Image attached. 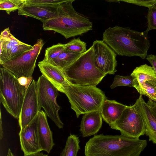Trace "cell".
I'll return each instance as SVG.
<instances>
[{"label":"cell","mask_w":156,"mask_h":156,"mask_svg":"<svg viewBox=\"0 0 156 156\" xmlns=\"http://www.w3.org/2000/svg\"><path fill=\"white\" fill-rule=\"evenodd\" d=\"M81 54L65 49L56 58L48 63L64 70L76 60Z\"/></svg>","instance_id":"cell-20"},{"label":"cell","mask_w":156,"mask_h":156,"mask_svg":"<svg viewBox=\"0 0 156 156\" xmlns=\"http://www.w3.org/2000/svg\"><path fill=\"white\" fill-rule=\"evenodd\" d=\"M33 47V46L25 43L17 45H14L9 53L6 62L30 50Z\"/></svg>","instance_id":"cell-25"},{"label":"cell","mask_w":156,"mask_h":156,"mask_svg":"<svg viewBox=\"0 0 156 156\" xmlns=\"http://www.w3.org/2000/svg\"><path fill=\"white\" fill-rule=\"evenodd\" d=\"M0 40L8 41L11 44L14 45H17L24 43L20 41L12 35L8 38L0 39Z\"/></svg>","instance_id":"cell-31"},{"label":"cell","mask_w":156,"mask_h":156,"mask_svg":"<svg viewBox=\"0 0 156 156\" xmlns=\"http://www.w3.org/2000/svg\"><path fill=\"white\" fill-rule=\"evenodd\" d=\"M143 117L145 124V134L149 141L156 144V115L141 96L135 104Z\"/></svg>","instance_id":"cell-15"},{"label":"cell","mask_w":156,"mask_h":156,"mask_svg":"<svg viewBox=\"0 0 156 156\" xmlns=\"http://www.w3.org/2000/svg\"><path fill=\"white\" fill-rule=\"evenodd\" d=\"M12 35L9 28H6L1 32L0 36V39L8 38Z\"/></svg>","instance_id":"cell-33"},{"label":"cell","mask_w":156,"mask_h":156,"mask_svg":"<svg viewBox=\"0 0 156 156\" xmlns=\"http://www.w3.org/2000/svg\"><path fill=\"white\" fill-rule=\"evenodd\" d=\"M47 115L43 110L38 113V133L39 143L42 151L49 153L54 144L52 133L47 121Z\"/></svg>","instance_id":"cell-17"},{"label":"cell","mask_w":156,"mask_h":156,"mask_svg":"<svg viewBox=\"0 0 156 156\" xmlns=\"http://www.w3.org/2000/svg\"><path fill=\"white\" fill-rule=\"evenodd\" d=\"M120 1L147 8L156 4V0H126Z\"/></svg>","instance_id":"cell-29"},{"label":"cell","mask_w":156,"mask_h":156,"mask_svg":"<svg viewBox=\"0 0 156 156\" xmlns=\"http://www.w3.org/2000/svg\"><path fill=\"white\" fill-rule=\"evenodd\" d=\"M7 156H14L10 149H9L8 150V151Z\"/></svg>","instance_id":"cell-37"},{"label":"cell","mask_w":156,"mask_h":156,"mask_svg":"<svg viewBox=\"0 0 156 156\" xmlns=\"http://www.w3.org/2000/svg\"><path fill=\"white\" fill-rule=\"evenodd\" d=\"M26 0H0V10H5L9 15L18 10L24 5Z\"/></svg>","instance_id":"cell-24"},{"label":"cell","mask_w":156,"mask_h":156,"mask_svg":"<svg viewBox=\"0 0 156 156\" xmlns=\"http://www.w3.org/2000/svg\"><path fill=\"white\" fill-rule=\"evenodd\" d=\"M41 108L38 98L37 82L33 79L26 90L18 119L20 130L34 119Z\"/></svg>","instance_id":"cell-11"},{"label":"cell","mask_w":156,"mask_h":156,"mask_svg":"<svg viewBox=\"0 0 156 156\" xmlns=\"http://www.w3.org/2000/svg\"><path fill=\"white\" fill-rule=\"evenodd\" d=\"M147 103L156 115V101L149 99Z\"/></svg>","instance_id":"cell-34"},{"label":"cell","mask_w":156,"mask_h":156,"mask_svg":"<svg viewBox=\"0 0 156 156\" xmlns=\"http://www.w3.org/2000/svg\"><path fill=\"white\" fill-rule=\"evenodd\" d=\"M127 106L115 100L106 99L100 109L102 117L109 125L112 124L119 119Z\"/></svg>","instance_id":"cell-19"},{"label":"cell","mask_w":156,"mask_h":156,"mask_svg":"<svg viewBox=\"0 0 156 156\" xmlns=\"http://www.w3.org/2000/svg\"><path fill=\"white\" fill-rule=\"evenodd\" d=\"M80 140L76 135L71 134L68 137L65 146L60 156H77L80 149Z\"/></svg>","instance_id":"cell-21"},{"label":"cell","mask_w":156,"mask_h":156,"mask_svg":"<svg viewBox=\"0 0 156 156\" xmlns=\"http://www.w3.org/2000/svg\"><path fill=\"white\" fill-rule=\"evenodd\" d=\"M119 86H126L133 87V81L132 76H122L116 75L115 77L113 82L110 86L111 89Z\"/></svg>","instance_id":"cell-26"},{"label":"cell","mask_w":156,"mask_h":156,"mask_svg":"<svg viewBox=\"0 0 156 156\" xmlns=\"http://www.w3.org/2000/svg\"><path fill=\"white\" fill-rule=\"evenodd\" d=\"M3 132L2 128V121L1 110H0V139L1 140L3 137Z\"/></svg>","instance_id":"cell-35"},{"label":"cell","mask_w":156,"mask_h":156,"mask_svg":"<svg viewBox=\"0 0 156 156\" xmlns=\"http://www.w3.org/2000/svg\"><path fill=\"white\" fill-rule=\"evenodd\" d=\"M44 44L42 39H38L31 50L5 62L2 65V67L18 78L32 77L37 58Z\"/></svg>","instance_id":"cell-9"},{"label":"cell","mask_w":156,"mask_h":156,"mask_svg":"<svg viewBox=\"0 0 156 156\" xmlns=\"http://www.w3.org/2000/svg\"><path fill=\"white\" fill-rule=\"evenodd\" d=\"M57 6L27 5L24 3L18 10V15L32 17L44 23L55 16Z\"/></svg>","instance_id":"cell-16"},{"label":"cell","mask_w":156,"mask_h":156,"mask_svg":"<svg viewBox=\"0 0 156 156\" xmlns=\"http://www.w3.org/2000/svg\"><path fill=\"white\" fill-rule=\"evenodd\" d=\"M146 30L139 32L129 27L116 26L103 33L102 40L117 55L146 58L151 44Z\"/></svg>","instance_id":"cell-2"},{"label":"cell","mask_w":156,"mask_h":156,"mask_svg":"<svg viewBox=\"0 0 156 156\" xmlns=\"http://www.w3.org/2000/svg\"><path fill=\"white\" fill-rule=\"evenodd\" d=\"M27 90L18 78L3 67L0 68V100L7 111L18 119Z\"/></svg>","instance_id":"cell-6"},{"label":"cell","mask_w":156,"mask_h":156,"mask_svg":"<svg viewBox=\"0 0 156 156\" xmlns=\"http://www.w3.org/2000/svg\"><path fill=\"white\" fill-rule=\"evenodd\" d=\"M37 82L38 98L41 107L59 128H62L64 124L58 114L61 107L56 101L58 91L42 75Z\"/></svg>","instance_id":"cell-7"},{"label":"cell","mask_w":156,"mask_h":156,"mask_svg":"<svg viewBox=\"0 0 156 156\" xmlns=\"http://www.w3.org/2000/svg\"><path fill=\"white\" fill-rule=\"evenodd\" d=\"M40 70L57 90L63 93L64 88L69 83L63 70L57 66L43 60L38 62Z\"/></svg>","instance_id":"cell-14"},{"label":"cell","mask_w":156,"mask_h":156,"mask_svg":"<svg viewBox=\"0 0 156 156\" xmlns=\"http://www.w3.org/2000/svg\"><path fill=\"white\" fill-rule=\"evenodd\" d=\"M38 114L29 124L20 130L19 133L21 149L24 156H30L42 151L38 138Z\"/></svg>","instance_id":"cell-13"},{"label":"cell","mask_w":156,"mask_h":156,"mask_svg":"<svg viewBox=\"0 0 156 156\" xmlns=\"http://www.w3.org/2000/svg\"><path fill=\"white\" fill-rule=\"evenodd\" d=\"M92 45L96 67L107 74H114L117 71V55L102 40H96Z\"/></svg>","instance_id":"cell-12"},{"label":"cell","mask_w":156,"mask_h":156,"mask_svg":"<svg viewBox=\"0 0 156 156\" xmlns=\"http://www.w3.org/2000/svg\"><path fill=\"white\" fill-rule=\"evenodd\" d=\"M75 1L65 0L58 5L55 16L43 23V30L54 31L66 39L81 35L92 30V22L74 8L73 3Z\"/></svg>","instance_id":"cell-3"},{"label":"cell","mask_w":156,"mask_h":156,"mask_svg":"<svg viewBox=\"0 0 156 156\" xmlns=\"http://www.w3.org/2000/svg\"><path fill=\"white\" fill-rule=\"evenodd\" d=\"M146 59L150 63L156 73V55L153 54L147 55Z\"/></svg>","instance_id":"cell-32"},{"label":"cell","mask_w":156,"mask_h":156,"mask_svg":"<svg viewBox=\"0 0 156 156\" xmlns=\"http://www.w3.org/2000/svg\"><path fill=\"white\" fill-rule=\"evenodd\" d=\"M64 45L65 49L75 53L82 54L87 51L86 43L81 41L80 37L74 38Z\"/></svg>","instance_id":"cell-23"},{"label":"cell","mask_w":156,"mask_h":156,"mask_svg":"<svg viewBox=\"0 0 156 156\" xmlns=\"http://www.w3.org/2000/svg\"><path fill=\"white\" fill-rule=\"evenodd\" d=\"M109 126L119 130L121 135L131 138H139L145 134L144 119L135 104L127 106L117 121Z\"/></svg>","instance_id":"cell-8"},{"label":"cell","mask_w":156,"mask_h":156,"mask_svg":"<svg viewBox=\"0 0 156 156\" xmlns=\"http://www.w3.org/2000/svg\"><path fill=\"white\" fill-rule=\"evenodd\" d=\"M30 156H48L47 154H44L42 152H38L31 155Z\"/></svg>","instance_id":"cell-36"},{"label":"cell","mask_w":156,"mask_h":156,"mask_svg":"<svg viewBox=\"0 0 156 156\" xmlns=\"http://www.w3.org/2000/svg\"><path fill=\"white\" fill-rule=\"evenodd\" d=\"M147 16L148 26L145 30L148 33L151 30H156V4L148 7Z\"/></svg>","instance_id":"cell-27"},{"label":"cell","mask_w":156,"mask_h":156,"mask_svg":"<svg viewBox=\"0 0 156 156\" xmlns=\"http://www.w3.org/2000/svg\"><path fill=\"white\" fill-rule=\"evenodd\" d=\"M33 80L32 77L22 76L18 78V81L19 83L21 85L24 86L27 90L31 84Z\"/></svg>","instance_id":"cell-30"},{"label":"cell","mask_w":156,"mask_h":156,"mask_svg":"<svg viewBox=\"0 0 156 156\" xmlns=\"http://www.w3.org/2000/svg\"><path fill=\"white\" fill-rule=\"evenodd\" d=\"M65 0H26L27 5H38L48 6H57Z\"/></svg>","instance_id":"cell-28"},{"label":"cell","mask_w":156,"mask_h":156,"mask_svg":"<svg viewBox=\"0 0 156 156\" xmlns=\"http://www.w3.org/2000/svg\"><path fill=\"white\" fill-rule=\"evenodd\" d=\"M65 49V45L61 43L47 48L43 61L50 62L56 58Z\"/></svg>","instance_id":"cell-22"},{"label":"cell","mask_w":156,"mask_h":156,"mask_svg":"<svg viewBox=\"0 0 156 156\" xmlns=\"http://www.w3.org/2000/svg\"><path fill=\"white\" fill-rule=\"evenodd\" d=\"M145 140L120 135H96L85 146V156H139L147 146Z\"/></svg>","instance_id":"cell-1"},{"label":"cell","mask_w":156,"mask_h":156,"mask_svg":"<svg viewBox=\"0 0 156 156\" xmlns=\"http://www.w3.org/2000/svg\"><path fill=\"white\" fill-rule=\"evenodd\" d=\"M63 71L71 84L81 86H96L107 75L95 65L92 45Z\"/></svg>","instance_id":"cell-4"},{"label":"cell","mask_w":156,"mask_h":156,"mask_svg":"<svg viewBox=\"0 0 156 156\" xmlns=\"http://www.w3.org/2000/svg\"><path fill=\"white\" fill-rule=\"evenodd\" d=\"M63 93L67 97L71 108L78 118L82 114L100 110L107 97L105 93L96 86H81L69 83Z\"/></svg>","instance_id":"cell-5"},{"label":"cell","mask_w":156,"mask_h":156,"mask_svg":"<svg viewBox=\"0 0 156 156\" xmlns=\"http://www.w3.org/2000/svg\"><path fill=\"white\" fill-rule=\"evenodd\" d=\"M133 87L140 96L145 95L156 101V73L152 67L146 64L136 67L130 75Z\"/></svg>","instance_id":"cell-10"},{"label":"cell","mask_w":156,"mask_h":156,"mask_svg":"<svg viewBox=\"0 0 156 156\" xmlns=\"http://www.w3.org/2000/svg\"><path fill=\"white\" fill-rule=\"evenodd\" d=\"M102 123V118L100 110L84 114L80 129L83 137H88L97 133L101 128Z\"/></svg>","instance_id":"cell-18"}]
</instances>
